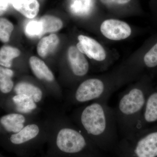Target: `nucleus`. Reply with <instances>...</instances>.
Wrapping results in <instances>:
<instances>
[{
    "label": "nucleus",
    "mask_w": 157,
    "mask_h": 157,
    "mask_svg": "<svg viewBox=\"0 0 157 157\" xmlns=\"http://www.w3.org/2000/svg\"><path fill=\"white\" fill-rule=\"evenodd\" d=\"M105 97L76 109L73 123L102 152H113L119 141V133L114 109Z\"/></svg>",
    "instance_id": "1"
},
{
    "label": "nucleus",
    "mask_w": 157,
    "mask_h": 157,
    "mask_svg": "<svg viewBox=\"0 0 157 157\" xmlns=\"http://www.w3.org/2000/svg\"><path fill=\"white\" fill-rule=\"evenodd\" d=\"M45 157H103L98 148L73 121L66 117L51 124Z\"/></svg>",
    "instance_id": "2"
},
{
    "label": "nucleus",
    "mask_w": 157,
    "mask_h": 157,
    "mask_svg": "<svg viewBox=\"0 0 157 157\" xmlns=\"http://www.w3.org/2000/svg\"><path fill=\"white\" fill-rule=\"evenodd\" d=\"M148 79L127 90L118 98L113 108L121 138L133 134L142 114L152 86Z\"/></svg>",
    "instance_id": "3"
},
{
    "label": "nucleus",
    "mask_w": 157,
    "mask_h": 157,
    "mask_svg": "<svg viewBox=\"0 0 157 157\" xmlns=\"http://www.w3.org/2000/svg\"><path fill=\"white\" fill-rule=\"evenodd\" d=\"M51 124L29 122L19 132L0 135V144L20 157H29L48 142Z\"/></svg>",
    "instance_id": "4"
},
{
    "label": "nucleus",
    "mask_w": 157,
    "mask_h": 157,
    "mask_svg": "<svg viewBox=\"0 0 157 157\" xmlns=\"http://www.w3.org/2000/svg\"><path fill=\"white\" fill-rule=\"evenodd\" d=\"M113 152L117 157H157V124L122 137Z\"/></svg>",
    "instance_id": "5"
},
{
    "label": "nucleus",
    "mask_w": 157,
    "mask_h": 157,
    "mask_svg": "<svg viewBox=\"0 0 157 157\" xmlns=\"http://www.w3.org/2000/svg\"><path fill=\"white\" fill-rule=\"evenodd\" d=\"M112 88L102 78H88L82 82L69 98L72 104H79L109 97Z\"/></svg>",
    "instance_id": "6"
},
{
    "label": "nucleus",
    "mask_w": 157,
    "mask_h": 157,
    "mask_svg": "<svg viewBox=\"0 0 157 157\" xmlns=\"http://www.w3.org/2000/svg\"><path fill=\"white\" fill-rule=\"evenodd\" d=\"M101 33L107 39L119 41L128 38L132 34V29L126 22L119 20H106L101 24Z\"/></svg>",
    "instance_id": "7"
},
{
    "label": "nucleus",
    "mask_w": 157,
    "mask_h": 157,
    "mask_svg": "<svg viewBox=\"0 0 157 157\" xmlns=\"http://www.w3.org/2000/svg\"><path fill=\"white\" fill-rule=\"evenodd\" d=\"M157 122V86L152 88L147 98L143 112L137 126V132Z\"/></svg>",
    "instance_id": "8"
},
{
    "label": "nucleus",
    "mask_w": 157,
    "mask_h": 157,
    "mask_svg": "<svg viewBox=\"0 0 157 157\" xmlns=\"http://www.w3.org/2000/svg\"><path fill=\"white\" fill-rule=\"evenodd\" d=\"M78 39L79 42L76 47L80 52L97 61L102 62L105 59L106 51L98 41L83 35H79Z\"/></svg>",
    "instance_id": "9"
},
{
    "label": "nucleus",
    "mask_w": 157,
    "mask_h": 157,
    "mask_svg": "<svg viewBox=\"0 0 157 157\" xmlns=\"http://www.w3.org/2000/svg\"><path fill=\"white\" fill-rule=\"evenodd\" d=\"M27 116L16 112L3 115L0 117V128L6 135L17 133L29 123Z\"/></svg>",
    "instance_id": "10"
},
{
    "label": "nucleus",
    "mask_w": 157,
    "mask_h": 157,
    "mask_svg": "<svg viewBox=\"0 0 157 157\" xmlns=\"http://www.w3.org/2000/svg\"><path fill=\"white\" fill-rule=\"evenodd\" d=\"M68 58L71 72L74 76L82 77L87 74L89 64L83 53L76 46H70L68 49Z\"/></svg>",
    "instance_id": "11"
},
{
    "label": "nucleus",
    "mask_w": 157,
    "mask_h": 157,
    "mask_svg": "<svg viewBox=\"0 0 157 157\" xmlns=\"http://www.w3.org/2000/svg\"><path fill=\"white\" fill-rule=\"evenodd\" d=\"M11 101L14 105L15 112L25 115H30L38 108V104L26 95L15 94L11 98Z\"/></svg>",
    "instance_id": "12"
},
{
    "label": "nucleus",
    "mask_w": 157,
    "mask_h": 157,
    "mask_svg": "<svg viewBox=\"0 0 157 157\" xmlns=\"http://www.w3.org/2000/svg\"><path fill=\"white\" fill-rule=\"evenodd\" d=\"M29 64L31 70L37 78L48 82L54 80L53 73L42 60L36 57L32 56L30 58Z\"/></svg>",
    "instance_id": "13"
},
{
    "label": "nucleus",
    "mask_w": 157,
    "mask_h": 157,
    "mask_svg": "<svg viewBox=\"0 0 157 157\" xmlns=\"http://www.w3.org/2000/svg\"><path fill=\"white\" fill-rule=\"evenodd\" d=\"M14 91L16 94H22L29 96L37 104L44 98V94L41 89L27 82H18L14 87Z\"/></svg>",
    "instance_id": "14"
},
{
    "label": "nucleus",
    "mask_w": 157,
    "mask_h": 157,
    "mask_svg": "<svg viewBox=\"0 0 157 157\" xmlns=\"http://www.w3.org/2000/svg\"><path fill=\"white\" fill-rule=\"evenodd\" d=\"M13 7L24 16L33 18L38 14L39 4L37 0H13Z\"/></svg>",
    "instance_id": "15"
},
{
    "label": "nucleus",
    "mask_w": 157,
    "mask_h": 157,
    "mask_svg": "<svg viewBox=\"0 0 157 157\" xmlns=\"http://www.w3.org/2000/svg\"><path fill=\"white\" fill-rule=\"evenodd\" d=\"M59 40L55 34H51L42 38L37 46V52L42 57L45 58L55 50Z\"/></svg>",
    "instance_id": "16"
},
{
    "label": "nucleus",
    "mask_w": 157,
    "mask_h": 157,
    "mask_svg": "<svg viewBox=\"0 0 157 157\" xmlns=\"http://www.w3.org/2000/svg\"><path fill=\"white\" fill-rule=\"evenodd\" d=\"M13 76V70L0 66V91L2 94H9L13 90L14 82L12 78Z\"/></svg>",
    "instance_id": "17"
},
{
    "label": "nucleus",
    "mask_w": 157,
    "mask_h": 157,
    "mask_svg": "<svg viewBox=\"0 0 157 157\" xmlns=\"http://www.w3.org/2000/svg\"><path fill=\"white\" fill-rule=\"evenodd\" d=\"M39 21L42 24V35L59 30L63 26V22L59 18L52 15L43 16Z\"/></svg>",
    "instance_id": "18"
},
{
    "label": "nucleus",
    "mask_w": 157,
    "mask_h": 157,
    "mask_svg": "<svg viewBox=\"0 0 157 157\" xmlns=\"http://www.w3.org/2000/svg\"><path fill=\"white\" fill-rule=\"evenodd\" d=\"M20 51L17 48L10 46H4L0 49V65L10 68L12 66V60L19 56Z\"/></svg>",
    "instance_id": "19"
},
{
    "label": "nucleus",
    "mask_w": 157,
    "mask_h": 157,
    "mask_svg": "<svg viewBox=\"0 0 157 157\" xmlns=\"http://www.w3.org/2000/svg\"><path fill=\"white\" fill-rule=\"evenodd\" d=\"M14 26L12 23L4 18H0V41L4 43L9 42Z\"/></svg>",
    "instance_id": "20"
},
{
    "label": "nucleus",
    "mask_w": 157,
    "mask_h": 157,
    "mask_svg": "<svg viewBox=\"0 0 157 157\" xmlns=\"http://www.w3.org/2000/svg\"><path fill=\"white\" fill-rule=\"evenodd\" d=\"M25 30L26 35L30 38L42 36V24L39 21L32 20L29 21L26 25Z\"/></svg>",
    "instance_id": "21"
},
{
    "label": "nucleus",
    "mask_w": 157,
    "mask_h": 157,
    "mask_svg": "<svg viewBox=\"0 0 157 157\" xmlns=\"http://www.w3.org/2000/svg\"><path fill=\"white\" fill-rule=\"evenodd\" d=\"M131 0H100V1L105 5H125L128 4Z\"/></svg>",
    "instance_id": "22"
},
{
    "label": "nucleus",
    "mask_w": 157,
    "mask_h": 157,
    "mask_svg": "<svg viewBox=\"0 0 157 157\" xmlns=\"http://www.w3.org/2000/svg\"><path fill=\"white\" fill-rule=\"evenodd\" d=\"M9 4L8 0H0V16L6 13L8 10Z\"/></svg>",
    "instance_id": "23"
},
{
    "label": "nucleus",
    "mask_w": 157,
    "mask_h": 157,
    "mask_svg": "<svg viewBox=\"0 0 157 157\" xmlns=\"http://www.w3.org/2000/svg\"><path fill=\"white\" fill-rule=\"evenodd\" d=\"M0 157H7L4 156L0 154Z\"/></svg>",
    "instance_id": "24"
},
{
    "label": "nucleus",
    "mask_w": 157,
    "mask_h": 157,
    "mask_svg": "<svg viewBox=\"0 0 157 157\" xmlns=\"http://www.w3.org/2000/svg\"></svg>",
    "instance_id": "25"
}]
</instances>
